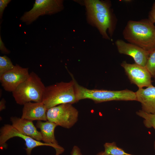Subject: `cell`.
Returning <instances> with one entry per match:
<instances>
[{"label": "cell", "mask_w": 155, "mask_h": 155, "mask_svg": "<svg viewBox=\"0 0 155 155\" xmlns=\"http://www.w3.org/2000/svg\"><path fill=\"white\" fill-rule=\"evenodd\" d=\"M124 39L150 53L155 50V25L148 19L129 20L123 32Z\"/></svg>", "instance_id": "obj_1"}, {"label": "cell", "mask_w": 155, "mask_h": 155, "mask_svg": "<svg viewBox=\"0 0 155 155\" xmlns=\"http://www.w3.org/2000/svg\"><path fill=\"white\" fill-rule=\"evenodd\" d=\"M68 82H61L46 86L42 102L47 110L60 104L78 102L74 78Z\"/></svg>", "instance_id": "obj_2"}, {"label": "cell", "mask_w": 155, "mask_h": 155, "mask_svg": "<svg viewBox=\"0 0 155 155\" xmlns=\"http://www.w3.org/2000/svg\"><path fill=\"white\" fill-rule=\"evenodd\" d=\"M78 101L89 99L99 103L113 100L137 101L135 92L126 89L121 90L88 89L74 79Z\"/></svg>", "instance_id": "obj_3"}, {"label": "cell", "mask_w": 155, "mask_h": 155, "mask_svg": "<svg viewBox=\"0 0 155 155\" xmlns=\"http://www.w3.org/2000/svg\"><path fill=\"white\" fill-rule=\"evenodd\" d=\"M45 87L41 78L33 71L12 92V95L16 103L20 105L31 101L41 102Z\"/></svg>", "instance_id": "obj_4"}, {"label": "cell", "mask_w": 155, "mask_h": 155, "mask_svg": "<svg viewBox=\"0 0 155 155\" xmlns=\"http://www.w3.org/2000/svg\"><path fill=\"white\" fill-rule=\"evenodd\" d=\"M78 114V110L69 103L53 107L46 112L47 121L67 129L71 127L77 122Z\"/></svg>", "instance_id": "obj_5"}, {"label": "cell", "mask_w": 155, "mask_h": 155, "mask_svg": "<svg viewBox=\"0 0 155 155\" xmlns=\"http://www.w3.org/2000/svg\"><path fill=\"white\" fill-rule=\"evenodd\" d=\"M63 2L61 0H36L32 8L24 13L20 20L30 25L40 16L51 15L62 10Z\"/></svg>", "instance_id": "obj_6"}, {"label": "cell", "mask_w": 155, "mask_h": 155, "mask_svg": "<svg viewBox=\"0 0 155 155\" xmlns=\"http://www.w3.org/2000/svg\"><path fill=\"white\" fill-rule=\"evenodd\" d=\"M14 137H18L24 140L25 142V148L27 155H31L32 151L34 148L40 146H49L53 147L55 150V147L53 145L42 142L32 138L24 135L16 130L12 125L5 124L0 130V146L1 148H6L7 147L6 142Z\"/></svg>", "instance_id": "obj_7"}, {"label": "cell", "mask_w": 155, "mask_h": 155, "mask_svg": "<svg viewBox=\"0 0 155 155\" xmlns=\"http://www.w3.org/2000/svg\"><path fill=\"white\" fill-rule=\"evenodd\" d=\"M121 66L131 84L136 85L139 88L148 87L152 85L151 75L145 66L135 63L130 64L123 61Z\"/></svg>", "instance_id": "obj_8"}, {"label": "cell", "mask_w": 155, "mask_h": 155, "mask_svg": "<svg viewBox=\"0 0 155 155\" xmlns=\"http://www.w3.org/2000/svg\"><path fill=\"white\" fill-rule=\"evenodd\" d=\"M28 68H24L16 64L14 68L0 76L1 85L4 90L12 92L29 77Z\"/></svg>", "instance_id": "obj_9"}, {"label": "cell", "mask_w": 155, "mask_h": 155, "mask_svg": "<svg viewBox=\"0 0 155 155\" xmlns=\"http://www.w3.org/2000/svg\"><path fill=\"white\" fill-rule=\"evenodd\" d=\"M119 52L131 57L135 63L145 66L150 53L133 44L127 43L121 39L116 40L115 42Z\"/></svg>", "instance_id": "obj_10"}, {"label": "cell", "mask_w": 155, "mask_h": 155, "mask_svg": "<svg viewBox=\"0 0 155 155\" xmlns=\"http://www.w3.org/2000/svg\"><path fill=\"white\" fill-rule=\"evenodd\" d=\"M87 14L88 21L98 28L103 38L110 39L106 31L108 29L111 35L113 31L112 15L90 11H87Z\"/></svg>", "instance_id": "obj_11"}, {"label": "cell", "mask_w": 155, "mask_h": 155, "mask_svg": "<svg viewBox=\"0 0 155 155\" xmlns=\"http://www.w3.org/2000/svg\"><path fill=\"white\" fill-rule=\"evenodd\" d=\"M57 126L55 123L48 121L45 122L38 121L36 124V127L40 130L42 140L44 143L54 145L56 148L55 155H59L64 152V149L58 145L55 138L54 131Z\"/></svg>", "instance_id": "obj_12"}, {"label": "cell", "mask_w": 155, "mask_h": 155, "mask_svg": "<svg viewBox=\"0 0 155 155\" xmlns=\"http://www.w3.org/2000/svg\"><path fill=\"white\" fill-rule=\"evenodd\" d=\"M47 109L42 102H29L24 105L21 118L33 121H47Z\"/></svg>", "instance_id": "obj_13"}, {"label": "cell", "mask_w": 155, "mask_h": 155, "mask_svg": "<svg viewBox=\"0 0 155 155\" xmlns=\"http://www.w3.org/2000/svg\"><path fill=\"white\" fill-rule=\"evenodd\" d=\"M135 92L137 101L141 104L142 110L148 113H155V87L152 85L145 89L139 88Z\"/></svg>", "instance_id": "obj_14"}, {"label": "cell", "mask_w": 155, "mask_h": 155, "mask_svg": "<svg viewBox=\"0 0 155 155\" xmlns=\"http://www.w3.org/2000/svg\"><path fill=\"white\" fill-rule=\"evenodd\" d=\"M10 120L13 126L22 134L37 141L42 140L41 132L37 130L32 121L16 117H11Z\"/></svg>", "instance_id": "obj_15"}, {"label": "cell", "mask_w": 155, "mask_h": 155, "mask_svg": "<svg viewBox=\"0 0 155 155\" xmlns=\"http://www.w3.org/2000/svg\"><path fill=\"white\" fill-rule=\"evenodd\" d=\"M86 11L96 12L112 15L109 4L98 0H87L84 1Z\"/></svg>", "instance_id": "obj_16"}, {"label": "cell", "mask_w": 155, "mask_h": 155, "mask_svg": "<svg viewBox=\"0 0 155 155\" xmlns=\"http://www.w3.org/2000/svg\"><path fill=\"white\" fill-rule=\"evenodd\" d=\"M136 114L144 119L143 123L146 127L148 128L153 127L155 129V113H148L140 110L136 112ZM154 148L155 150V141L154 143Z\"/></svg>", "instance_id": "obj_17"}, {"label": "cell", "mask_w": 155, "mask_h": 155, "mask_svg": "<svg viewBox=\"0 0 155 155\" xmlns=\"http://www.w3.org/2000/svg\"><path fill=\"white\" fill-rule=\"evenodd\" d=\"M104 152L111 155H132L117 147L115 142L106 143L104 144Z\"/></svg>", "instance_id": "obj_18"}, {"label": "cell", "mask_w": 155, "mask_h": 155, "mask_svg": "<svg viewBox=\"0 0 155 155\" xmlns=\"http://www.w3.org/2000/svg\"><path fill=\"white\" fill-rule=\"evenodd\" d=\"M15 65L10 59L5 55L0 56V76L14 68Z\"/></svg>", "instance_id": "obj_19"}, {"label": "cell", "mask_w": 155, "mask_h": 155, "mask_svg": "<svg viewBox=\"0 0 155 155\" xmlns=\"http://www.w3.org/2000/svg\"><path fill=\"white\" fill-rule=\"evenodd\" d=\"M145 67L152 77L155 76V50L150 53Z\"/></svg>", "instance_id": "obj_20"}, {"label": "cell", "mask_w": 155, "mask_h": 155, "mask_svg": "<svg viewBox=\"0 0 155 155\" xmlns=\"http://www.w3.org/2000/svg\"><path fill=\"white\" fill-rule=\"evenodd\" d=\"M11 1V0H0V18L1 19L2 18L5 8Z\"/></svg>", "instance_id": "obj_21"}, {"label": "cell", "mask_w": 155, "mask_h": 155, "mask_svg": "<svg viewBox=\"0 0 155 155\" xmlns=\"http://www.w3.org/2000/svg\"><path fill=\"white\" fill-rule=\"evenodd\" d=\"M148 19L152 23L155 24V2L153 3L149 13Z\"/></svg>", "instance_id": "obj_22"}, {"label": "cell", "mask_w": 155, "mask_h": 155, "mask_svg": "<svg viewBox=\"0 0 155 155\" xmlns=\"http://www.w3.org/2000/svg\"><path fill=\"white\" fill-rule=\"evenodd\" d=\"M0 50L1 53L4 54H8L10 52V51L5 46L1 39V36H0Z\"/></svg>", "instance_id": "obj_23"}, {"label": "cell", "mask_w": 155, "mask_h": 155, "mask_svg": "<svg viewBox=\"0 0 155 155\" xmlns=\"http://www.w3.org/2000/svg\"><path fill=\"white\" fill-rule=\"evenodd\" d=\"M71 155H83L80 148L77 146H74L71 152Z\"/></svg>", "instance_id": "obj_24"}, {"label": "cell", "mask_w": 155, "mask_h": 155, "mask_svg": "<svg viewBox=\"0 0 155 155\" xmlns=\"http://www.w3.org/2000/svg\"><path fill=\"white\" fill-rule=\"evenodd\" d=\"M6 101L4 98L1 99L0 101V111H1L6 108L5 103Z\"/></svg>", "instance_id": "obj_25"}, {"label": "cell", "mask_w": 155, "mask_h": 155, "mask_svg": "<svg viewBox=\"0 0 155 155\" xmlns=\"http://www.w3.org/2000/svg\"><path fill=\"white\" fill-rule=\"evenodd\" d=\"M97 155H111L105 153L104 151H102L97 154Z\"/></svg>", "instance_id": "obj_26"}, {"label": "cell", "mask_w": 155, "mask_h": 155, "mask_svg": "<svg viewBox=\"0 0 155 155\" xmlns=\"http://www.w3.org/2000/svg\"><path fill=\"white\" fill-rule=\"evenodd\" d=\"M153 78H154V80L155 81V76H154Z\"/></svg>", "instance_id": "obj_27"}]
</instances>
